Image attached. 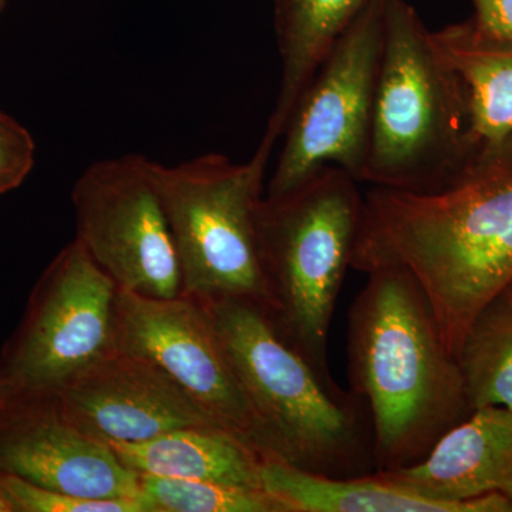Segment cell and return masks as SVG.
I'll list each match as a JSON object with an SVG mask.
<instances>
[{"label": "cell", "instance_id": "obj_1", "mask_svg": "<svg viewBox=\"0 0 512 512\" xmlns=\"http://www.w3.org/2000/svg\"><path fill=\"white\" fill-rule=\"evenodd\" d=\"M352 268L412 276L457 359L471 322L512 285V138L480 151L440 190L372 187Z\"/></svg>", "mask_w": 512, "mask_h": 512}, {"label": "cell", "instance_id": "obj_26", "mask_svg": "<svg viewBox=\"0 0 512 512\" xmlns=\"http://www.w3.org/2000/svg\"><path fill=\"white\" fill-rule=\"evenodd\" d=\"M6 3H8V0H0V12L5 8Z\"/></svg>", "mask_w": 512, "mask_h": 512}, {"label": "cell", "instance_id": "obj_4", "mask_svg": "<svg viewBox=\"0 0 512 512\" xmlns=\"http://www.w3.org/2000/svg\"><path fill=\"white\" fill-rule=\"evenodd\" d=\"M383 2V53L360 183L431 192L476 157L463 84L407 0Z\"/></svg>", "mask_w": 512, "mask_h": 512}, {"label": "cell", "instance_id": "obj_15", "mask_svg": "<svg viewBox=\"0 0 512 512\" xmlns=\"http://www.w3.org/2000/svg\"><path fill=\"white\" fill-rule=\"evenodd\" d=\"M466 93L471 146L480 153L512 138V42L480 35L473 23L433 32Z\"/></svg>", "mask_w": 512, "mask_h": 512}, {"label": "cell", "instance_id": "obj_20", "mask_svg": "<svg viewBox=\"0 0 512 512\" xmlns=\"http://www.w3.org/2000/svg\"><path fill=\"white\" fill-rule=\"evenodd\" d=\"M12 512H150L140 498H86L0 474Z\"/></svg>", "mask_w": 512, "mask_h": 512}, {"label": "cell", "instance_id": "obj_16", "mask_svg": "<svg viewBox=\"0 0 512 512\" xmlns=\"http://www.w3.org/2000/svg\"><path fill=\"white\" fill-rule=\"evenodd\" d=\"M370 0H275L281 87L264 136H284L296 103L316 70Z\"/></svg>", "mask_w": 512, "mask_h": 512}, {"label": "cell", "instance_id": "obj_19", "mask_svg": "<svg viewBox=\"0 0 512 512\" xmlns=\"http://www.w3.org/2000/svg\"><path fill=\"white\" fill-rule=\"evenodd\" d=\"M150 512H285L264 488L138 474Z\"/></svg>", "mask_w": 512, "mask_h": 512}, {"label": "cell", "instance_id": "obj_7", "mask_svg": "<svg viewBox=\"0 0 512 512\" xmlns=\"http://www.w3.org/2000/svg\"><path fill=\"white\" fill-rule=\"evenodd\" d=\"M119 291L73 239L33 286L18 328L0 350V380L23 392H59L116 349Z\"/></svg>", "mask_w": 512, "mask_h": 512}, {"label": "cell", "instance_id": "obj_3", "mask_svg": "<svg viewBox=\"0 0 512 512\" xmlns=\"http://www.w3.org/2000/svg\"><path fill=\"white\" fill-rule=\"evenodd\" d=\"M202 303L275 458L318 476L376 473L375 436L363 399L293 349L258 303Z\"/></svg>", "mask_w": 512, "mask_h": 512}, {"label": "cell", "instance_id": "obj_6", "mask_svg": "<svg viewBox=\"0 0 512 512\" xmlns=\"http://www.w3.org/2000/svg\"><path fill=\"white\" fill-rule=\"evenodd\" d=\"M274 144L262 137L247 163L218 153L175 165L154 161L180 262L181 295L200 302L239 299L265 309L258 211Z\"/></svg>", "mask_w": 512, "mask_h": 512}, {"label": "cell", "instance_id": "obj_27", "mask_svg": "<svg viewBox=\"0 0 512 512\" xmlns=\"http://www.w3.org/2000/svg\"><path fill=\"white\" fill-rule=\"evenodd\" d=\"M510 288H512V285L510 286Z\"/></svg>", "mask_w": 512, "mask_h": 512}, {"label": "cell", "instance_id": "obj_10", "mask_svg": "<svg viewBox=\"0 0 512 512\" xmlns=\"http://www.w3.org/2000/svg\"><path fill=\"white\" fill-rule=\"evenodd\" d=\"M116 348L153 360L215 426L264 460L275 458L204 303L184 295L148 298L120 289Z\"/></svg>", "mask_w": 512, "mask_h": 512}, {"label": "cell", "instance_id": "obj_25", "mask_svg": "<svg viewBox=\"0 0 512 512\" xmlns=\"http://www.w3.org/2000/svg\"><path fill=\"white\" fill-rule=\"evenodd\" d=\"M501 494H504L512 504V473L510 478H508L507 483H505L503 490H501Z\"/></svg>", "mask_w": 512, "mask_h": 512}, {"label": "cell", "instance_id": "obj_9", "mask_svg": "<svg viewBox=\"0 0 512 512\" xmlns=\"http://www.w3.org/2000/svg\"><path fill=\"white\" fill-rule=\"evenodd\" d=\"M76 241L120 289L148 298L181 295L180 262L154 161L140 154L90 164L74 184Z\"/></svg>", "mask_w": 512, "mask_h": 512}, {"label": "cell", "instance_id": "obj_11", "mask_svg": "<svg viewBox=\"0 0 512 512\" xmlns=\"http://www.w3.org/2000/svg\"><path fill=\"white\" fill-rule=\"evenodd\" d=\"M0 474L86 498H140L138 474L80 429L56 392L0 400Z\"/></svg>", "mask_w": 512, "mask_h": 512}, {"label": "cell", "instance_id": "obj_24", "mask_svg": "<svg viewBox=\"0 0 512 512\" xmlns=\"http://www.w3.org/2000/svg\"><path fill=\"white\" fill-rule=\"evenodd\" d=\"M0 512H12L10 511L8 500H6L5 493H3L2 484H0Z\"/></svg>", "mask_w": 512, "mask_h": 512}, {"label": "cell", "instance_id": "obj_17", "mask_svg": "<svg viewBox=\"0 0 512 512\" xmlns=\"http://www.w3.org/2000/svg\"><path fill=\"white\" fill-rule=\"evenodd\" d=\"M262 488L285 512H468L457 504L430 500L380 473L335 478L318 476L279 460L265 458Z\"/></svg>", "mask_w": 512, "mask_h": 512}, {"label": "cell", "instance_id": "obj_13", "mask_svg": "<svg viewBox=\"0 0 512 512\" xmlns=\"http://www.w3.org/2000/svg\"><path fill=\"white\" fill-rule=\"evenodd\" d=\"M376 473L468 512H512L510 500L501 494L512 473V413L480 407L448 430L419 463Z\"/></svg>", "mask_w": 512, "mask_h": 512}, {"label": "cell", "instance_id": "obj_18", "mask_svg": "<svg viewBox=\"0 0 512 512\" xmlns=\"http://www.w3.org/2000/svg\"><path fill=\"white\" fill-rule=\"evenodd\" d=\"M468 403L512 413V288L471 322L457 355Z\"/></svg>", "mask_w": 512, "mask_h": 512}, {"label": "cell", "instance_id": "obj_5", "mask_svg": "<svg viewBox=\"0 0 512 512\" xmlns=\"http://www.w3.org/2000/svg\"><path fill=\"white\" fill-rule=\"evenodd\" d=\"M357 184L342 168L326 165L292 190L265 195L258 211L265 312L326 376H332L330 326L362 220Z\"/></svg>", "mask_w": 512, "mask_h": 512}, {"label": "cell", "instance_id": "obj_8", "mask_svg": "<svg viewBox=\"0 0 512 512\" xmlns=\"http://www.w3.org/2000/svg\"><path fill=\"white\" fill-rule=\"evenodd\" d=\"M383 35V2L370 0L303 90L265 195L292 190L326 165L342 168L357 183L362 181Z\"/></svg>", "mask_w": 512, "mask_h": 512}, {"label": "cell", "instance_id": "obj_21", "mask_svg": "<svg viewBox=\"0 0 512 512\" xmlns=\"http://www.w3.org/2000/svg\"><path fill=\"white\" fill-rule=\"evenodd\" d=\"M35 156L32 134L0 111V195L22 185L35 165Z\"/></svg>", "mask_w": 512, "mask_h": 512}, {"label": "cell", "instance_id": "obj_22", "mask_svg": "<svg viewBox=\"0 0 512 512\" xmlns=\"http://www.w3.org/2000/svg\"><path fill=\"white\" fill-rule=\"evenodd\" d=\"M474 29L490 39L512 42V0H473Z\"/></svg>", "mask_w": 512, "mask_h": 512}, {"label": "cell", "instance_id": "obj_23", "mask_svg": "<svg viewBox=\"0 0 512 512\" xmlns=\"http://www.w3.org/2000/svg\"><path fill=\"white\" fill-rule=\"evenodd\" d=\"M12 392H15V387H13L12 384L0 380V400L5 399V397L9 396Z\"/></svg>", "mask_w": 512, "mask_h": 512}, {"label": "cell", "instance_id": "obj_14", "mask_svg": "<svg viewBox=\"0 0 512 512\" xmlns=\"http://www.w3.org/2000/svg\"><path fill=\"white\" fill-rule=\"evenodd\" d=\"M109 446L137 474L262 488L264 458L218 427H185L141 443Z\"/></svg>", "mask_w": 512, "mask_h": 512}, {"label": "cell", "instance_id": "obj_2", "mask_svg": "<svg viewBox=\"0 0 512 512\" xmlns=\"http://www.w3.org/2000/svg\"><path fill=\"white\" fill-rule=\"evenodd\" d=\"M367 275L349 311V384L369 409L376 471H394L423 460L474 410L416 281L400 268Z\"/></svg>", "mask_w": 512, "mask_h": 512}, {"label": "cell", "instance_id": "obj_12", "mask_svg": "<svg viewBox=\"0 0 512 512\" xmlns=\"http://www.w3.org/2000/svg\"><path fill=\"white\" fill-rule=\"evenodd\" d=\"M56 393L74 423L107 444L217 427L157 363L130 350H111Z\"/></svg>", "mask_w": 512, "mask_h": 512}]
</instances>
